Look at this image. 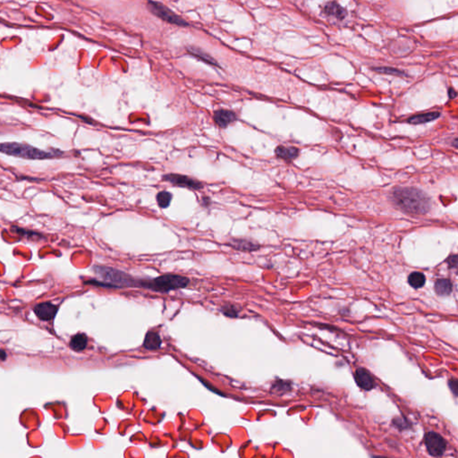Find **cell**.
<instances>
[{
	"label": "cell",
	"instance_id": "cell-1",
	"mask_svg": "<svg viewBox=\"0 0 458 458\" xmlns=\"http://www.w3.org/2000/svg\"><path fill=\"white\" fill-rule=\"evenodd\" d=\"M392 200L404 212L423 215L429 212L431 200L428 195L414 187H398L392 193Z\"/></svg>",
	"mask_w": 458,
	"mask_h": 458
},
{
	"label": "cell",
	"instance_id": "cell-2",
	"mask_svg": "<svg viewBox=\"0 0 458 458\" xmlns=\"http://www.w3.org/2000/svg\"><path fill=\"white\" fill-rule=\"evenodd\" d=\"M0 152L9 156H15L26 160H46L59 157L63 152L57 149L42 150L24 143H0Z\"/></svg>",
	"mask_w": 458,
	"mask_h": 458
},
{
	"label": "cell",
	"instance_id": "cell-3",
	"mask_svg": "<svg viewBox=\"0 0 458 458\" xmlns=\"http://www.w3.org/2000/svg\"><path fill=\"white\" fill-rule=\"evenodd\" d=\"M189 278L183 276L166 274L153 279H137L136 287L149 289L154 292L168 293L183 288L189 284Z\"/></svg>",
	"mask_w": 458,
	"mask_h": 458
},
{
	"label": "cell",
	"instance_id": "cell-4",
	"mask_svg": "<svg viewBox=\"0 0 458 458\" xmlns=\"http://www.w3.org/2000/svg\"><path fill=\"white\" fill-rule=\"evenodd\" d=\"M147 6L149 11L151 12L154 16L166 23H171L178 26H183V27L189 25V23H187L183 18L178 16L176 13H174L167 6H165L161 2L149 0L147 3Z\"/></svg>",
	"mask_w": 458,
	"mask_h": 458
},
{
	"label": "cell",
	"instance_id": "cell-5",
	"mask_svg": "<svg viewBox=\"0 0 458 458\" xmlns=\"http://www.w3.org/2000/svg\"><path fill=\"white\" fill-rule=\"evenodd\" d=\"M424 444L431 457L440 458L447 449V441L435 431H429L424 436Z\"/></svg>",
	"mask_w": 458,
	"mask_h": 458
},
{
	"label": "cell",
	"instance_id": "cell-6",
	"mask_svg": "<svg viewBox=\"0 0 458 458\" xmlns=\"http://www.w3.org/2000/svg\"><path fill=\"white\" fill-rule=\"evenodd\" d=\"M163 181H166L167 183H171L173 185H177L180 187H184L188 189L197 190L202 189L203 184L200 183V181L195 180L194 178H189L184 175H179V174H167L164 175L162 178Z\"/></svg>",
	"mask_w": 458,
	"mask_h": 458
},
{
	"label": "cell",
	"instance_id": "cell-7",
	"mask_svg": "<svg viewBox=\"0 0 458 458\" xmlns=\"http://www.w3.org/2000/svg\"><path fill=\"white\" fill-rule=\"evenodd\" d=\"M355 382L361 390L365 391L375 389L376 382L372 374L364 368H358L355 373Z\"/></svg>",
	"mask_w": 458,
	"mask_h": 458
},
{
	"label": "cell",
	"instance_id": "cell-8",
	"mask_svg": "<svg viewBox=\"0 0 458 458\" xmlns=\"http://www.w3.org/2000/svg\"><path fill=\"white\" fill-rule=\"evenodd\" d=\"M213 120L218 127L227 128L229 125L237 120V115L232 110L218 109L213 114Z\"/></svg>",
	"mask_w": 458,
	"mask_h": 458
},
{
	"label": "cell",
	"instance_id": "cell-9",
	"mask_svg": "<svg viewBox=\"0 0 458 458\" xmlns=\"http://www.w3.org/2000/svg\"><path fill=\"white\" fill-rule=\"evenodd\" d=\"M36 316L41 321H50L57 313V307L51 303L37 304L33 308Z\"/></svg>",
	"mask_w": 458,
	"mask_h": 458
},
{
	"label": "cell",
	"instance_id": "cell-10",
	"mask_svg": "<svg viewBox=\"0 0 458 458\" xmlns=\"http://www.w3.org/2000/svg\"><path fill=\"white\" fill-rule=\"evenodd\" d=\"M232 248L241 252H254L260 249V245L253 241L242 239V238H233L227 244Z\"/></svg>",
	"mask_w": 458,
	"mask_h": 458
},
{
	"label": "cell",
	"instance_id": "cell-11",
	"mask_svg": "<svg viewBox=\"0 0 458 458\" xmlns=\"http://www.w3.org/2000/svg\"><path fill=\"white\" fill-rule=\"evenodd\" d=\"M187 51L189 52L192 56L200 59V60L205 62L208 65H211L213 66H219V64L218 63V61L214 57H212L211 55H209L207 52L204 51L203 49H201L198 47H187Z\"/></svg>",
	"mask_w": 458,
	"mask_h": 458
},
{
	"label": "cell",
	"instance_id": "cell-12",
	"mask_svg": "<svg viewBox=\"0 0 458 458\" xmlns=\"http://www.w3.org/2000/svg\"><path fill=\"white\" fill-rule=\"evenodd\" d=\"M324 14L329 16H334L338 20H343L347 16V11L336 2H329L323 8Z\"/></svg>",
	"mask_w": 458,
	"mask_h": 458
},
{
	"label": "cell",
	"instance_id": "cell-13",
	"mask_svg": "<svg viewBox=\"0 0 458 458\" xmlns=\"http://www.w3.org/2000/svg\"><path fill=\"white\" fill-rule=\"evenodd\" d=\"M440 116H441V113L439 111H432V112H429V113L413 115L412 117L408 118L407 122L411 125H421V124H426V123H429L431 121L436 120Z\"/></svg>",
	"mask_w": 458,
	"mask_h": 458
},
{
	"label": "cell",
	"instance_id": "cell-14",
	"mask_svg": "<svg viewBox=\"0 0 458 458\" xmlns=\"http://www.w3.org/2000/svg\"><path fill=\"white\" fill-rule=\"evenodd\" d=\"M161 346V338L158 333L149 331L146 334L144 341H143V347L145 349L154 351V350L160 349Z\"/></svg>",
	"mask_w": 458,
	"mask_h": 458
},
{
	"label": "cell",
	"instance_id": "cell-15",
	"mask_svg": "<svg viewBox=\"0 0 458 458\" xmlns=\"http://www.w3.org/2000/svg\"><path fill=\"white\" fill-rule=\"evenodd\" d=\"M434 290L439 296H449L452 294V282L447 278H440L435 282Z\"/></svg>",
	"mask_w": 458,
	"mask_h": 458
},
{
	"label": "cell",
	"instance_id": "cell-16",
	"mask_svg": "<svg viewBox=\"0 0 458 458\" xmlns=\"http://www.w3.org/2000/svg\"><path fill=\"white\" fill-rule=\"evenodd\" d=\"M276 155L285 161H293L299 155V149L294 147L278 146L275 150Z\"/></svg>",
	"mask_w": 458,
	"mask_h": 458
},
{
	"label": "cell",
	"instance_id": "cell-17",
	"mask_svg": "<svg viewBox=\"0 0 458 458\" xmlns=\"http://www.w3.org/2000/svg\"><path fill=\"white\" fill-rule=\"evenodd\" d=\"M87 344H88V338L83 333L76 334L71 338V341H70L71 348L76 352L83 351L85 349Z\"/></svg>",
	"mask_w": 458,
	"mask_h": 458
},
{
	"label": "cell",
	"instance_id": "cell-18",
	"mask_svg": "<svg viewBox=\"0 0 458 458\" xmlns=\"http://www.w3.org/2000/svg\"><path fill=\"white\" fill-rule=\"evenodd\" d=\"M408 284L414 289H420L426 283V277L424 273L414 271L408 276Z\"/></svg>",
	"mask_w": 458,
	"mask_h": 458
},
{
	"label": "cell",
	"instance_id": "cell-19",
	"mask_svg": "<svg viewBox=\"0 0 458 458\" xmlns=\"http://www.w3.org/2000/svg\"><path fill=\"white\" fill-rule=\"evenodd\" d=\"M172 200L173 195L167 191H161L156 196V200L161 209H166L170 206Z\"/></svg>",
	"mask_w": 458,
	"mask_h": 458
},
{
	"label": "cell",
	"instance_id": "cell-20",
	"mask_svg": "<svg viewBox=\"0 0 458 458\" xmlns=\"http://www.w3.org/2000/svg\"><path fill=\"white\" fill-rule=\"evenodd\" d=\"M372 70L375 72H378L380 74H386V75H395V76H403L407 77L408 75L398 69L393 68V67H389V66H379V67H373Z\"/></svg>",
	"mask_w": 458,
	"mask_h": 458
},
{
	"label": "cell",
	"instance_id": "cell-21",
	"mask_svg": "<svg viewBox=\"0 0 458 458\" xmlns=\"http://www.w3.org/2000/svg\"><path fill=\"white\" fill-rule=\"evenodd\" d=\"M291 390L290 383L284 380H277L275 383L272 385V390L276 393H285Z\"/></svg>",
	"mask_w": 458,
	"mask_h": 458
},
{
	"label": "cell",
	"instance_id": "cell-22",
	"mask_svg": "<svg viewBox=\"0 0 458 458\" xmlns=\"http://www.w3.org/2000/svg\"><path fill=\"white\" fill-rule=\"evenodd\" d=\"M222 312H223L224 315L228 316V317H231V318H235L238 316V311L236 310L234 305L232 304H226L224 306L223 308L221 309Z\"/></svg>",
	"mask_w": 458,
	"mask_h": 458
},
{
	"label": "cell",
	"instance_id": "cell-23",
	"mask_svg": "<svg viewBox=\"0 0 458 458\" xmlns=\"http://www.w3.org/2000/svg\"><path fill=\"white\" fill-rule=\"evenodd\" d=\"M13 230L15 231V233L19 234V235H21L22 236H27L29 238H33V237H36V238H37V236H40V237L42 236V235L38 234V233L31 232V231H28V230H24V229L18 228V227H14Z\"/></svg>",
	"mask_w": 458,
	"mask_h": 458
},
{
	"label": "cell",
	"instance_id": "cell-24",
	"mask_svg": "<svg viewBox=\"0 0 458 458\" xmlns=\"http://www.w3.org/2000/svg\"><path fill=\"white\" fill-rule=\"evenodd\" d=\"M448 386H449V389L452 391L453 395L455 396L458 395V380L453 378V379H449L448 381Z\"/></svg>",
	"mask_w": 458,
	"mask_h": 458
},
{
	"label": "cell",
	"instance_id": "cell-25",
	"mask_svg": "<svg viewBox=\"0 0 458 458\" xmlns=\"http://www.w3.org/2000/svg\"><path fill=\"white\" fill-rule=\"evenodd\" d=\"M393 424L395 425L396 428L400 429V430H403V424H406V425H408L409 424V422H407L406 419L404 418H395L393 420Z\"/></svg>",
	"mask_w": 458,
	"mask_h": 458
},
{
	"label": "cell",
	"instance_id": "cell-26",
	"mask_svg": "<svg viewBox=\"0 0 458 458\" xmlns=\"http://www.w3.org/2000/svg\"><path fill=\"white\" fill-rule=\"evenodd\" d=\"M447 262H448V265L451 269H457L458 267V255H452L450 256L449 259L447 260Z\"/></svg>",
	"mask_w": 458,
	"mask_h": 458
},
{
	"label": "cell",
	"instance_id": "cell-27",
	"mask_svg": "<svg viewBox=\"0 0 458 458\" xmlns=\"http://www.w3.org/2000/svg\"><path fill=\"white\" fill-rule=\"evenodd\" d=\"M457 95H458L457 92H456L453 88H449V90H448V96H449V98H455L457 97Z\"/></svg>",
	"mask_w": 458,
	"mask_h": 458
},
{
	"label": "cell",
	"instance_id": "cell-28",
	"mask_svg": "<svg viewBox=\"0 0 458 458\" xmlns=\"http://www.w3.org/2000/svg\"><path fill=\"white\" fill-rule=\"evenodd\" d=\"M202 200H203V205H204V206H210V205H211V202H212V201H211V199H210L209 197L205 196V197L202 198Z\"/></svg>",
	"mask_w": 458,
	"mask_h": 458
},
{
	"label": "cell",
	"instance_id": "cell-29",
	"mask_svg": "<svg viewBox=\"0 0 458 458\" xmlns=\"http://www.w3.org/2000/svg\"><path fill=\"white\" fill-rule=\"evenodd\" d=\"M6 359V354L5 351L0 350V361H5Z\"/></svg>",
	"mask_w": 458,
	"mask_h": 458
}]
</instances>
